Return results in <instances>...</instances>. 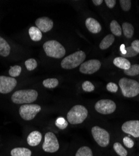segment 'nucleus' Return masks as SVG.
<instances>
[{
    "label": "nucleus",
    "instance_id": "nucleus-36",
    "mask_svg": "<svg viewBox=\"0 0 139 156\" xmlns=\"http://www.w3.org/2000/svg\"><path fill=\"white\" fill-rule=\"evenodd\" d=\"M105 2L109 8H113L115 6L117 2L115 0H105Z\"/></svg>",
    "mask_w": 139,
    "mask_h": 156
},
{
    "label": "nucleus",
    "instance_id": "nucleus-4",
    "mask_svg": "<svg viewBox=\"0 0 139 156\" xmlns=\"http://www.w3.org/2000/svg\"><path fill=\"white\" fill-rule=\"evenodd\" d=\"M43 49L48 56L53 58H61L66 53L64 46L55 40H50L45 42L43 44Z\"/></svg>",
    "mask_w": 139,
    "mask_h": 156
},
{
    "label": "nucleus",
    "instance_id": "nucleus-26",
    "mask_svg": "<svg viewBox=\"0 0 139 156\" xmlns=\"http://www.w3.org/2000/svg\"><path fill=\"white\" fill-rule=\"evenodd\" d=\"M124 73L130 76H135L139 74V64H135L131 65L130 68L127 70H124Z\"/></svg>",
    "mask_w": 139,
    "mask_h": 156
},
{
    "label": "nucleus",
    "instance_id": "nucleus-32",
    "mask_svg": "<svg viewBox=\"0 0 139 156\" xmlns=\"http://www.w3.org/2000/svg\"><path fill=\"white\" fill-rule=\"evenodd\" d=\"M122 9L124 11H128L131 8V1L130 0H120L119 2Z\"/></svg>",
    "mask_w": 139,
    "mask_h": 156
},
{
    "label": "nucleus",
    "instance_id": "nucleus-6",
    "mask_svg": "<svg viewBox=\"0 0 139 156\" xmlns=\"http://www.w3.org/2000/svg\"><path fill=\"white\" fill-rule=\"evenodd\" d=\"M92 134L97 144L102 147L108 146L110 143V134L108 132L99 126H94L92 129Z\"/></svg>",
    "mask_w": 139,
    "mask_h": 156
},
{
    "label": "nucleus",
    "instance_id": "nucleus-5",
    "mask_svg": "<svg viewBox=\"0 0 139 156\" xmlns=\"http://www.w3.org/2000/svg\"><path fill=\"white\" fill-rule=\"evenodd\" d=\"M88 110L82 105L73 106L67 114V121L71 124H79L82 123L87 118Z\"/></svg>",
    "mask_w": 139,
    "mask_h": 156
},
{
    "label": "nucleus",
    "instance_id": "nucleus-34",
    "mask_svg": "<svg viewBox=\"0 0 139 156\" xmlns=\"http://www.w3.org/2000/svg\"><path fill=\"white\" fill-rule=\"evenodd\" d=\"M123 142L124 145L128 148H132L134 146V140L129 137H125L123 139Z\"/></svg>",
    "mask_w": 139,
    "mask_h": 156
},
{
    "label": "nucleus",
    "instance_id": "nucleus-33",
    "mask_svg": "<svg viewBox=\"0 0 139 156\" xmlns=\"http://www.w3.org/2000/svg\"><path fill=\"white\" fill-rule=\"evenodd\" d=\"M118 89V86L114 83L110 82L107 85V89L111 93H117Z\"/></svg>",
    "mask_w": 139,
    "mask_h": 156
},
{
    "label": "nucleus",
    "instance_id": "nucleus-25",
    "mask_svg": "<svg viewBox=\"0 0 139 156\" xmlns=\"http://www.w3.org/2000/svg\"><path fill=\"white\" fill-rule=\"evenodd\" d=\"M58 80L56 78H49L43 81V85L46 88H55L58 85Z\"/></svg>",
    "mask_w": 139,
    "mask_h": 156
},
{
    "label": "nucleus",
    "instance_id": "nucleus-12",
    "mask_svg": "<svg viewBox=\"0 0 139 156\" xmlns=\"http://www.w3.org/2000/svg\"><path fill=\"white\" fill-rule=\"evenodd\" d=\"M122 131L134 137H139V121H129L123 124Z\"/></svg>",
    "mask_w": 139,
    "mask_h": 156
},
{
    "label": "nucleus",
    "instance_id": "nucleus-15",
    "mask_svg": "<svg viewBox=\"0 0 139 156\" xmlns=\"http://www.w3.org/2000/svg\"><path fill=\"white\" fill-rule=\"evenodd\" d=\"M42 139V134L37 131H35L31 132L27 137V142L28 144L31 146L35 147L40 144Z\"/></svg>",
    "mask_w": 139,
    "mask_h": 156
},
{
    "label": "nucleus",
    "instance_id": "nucleus-19",
    "mask_svg": "<svg viewBox=\"0 0 139 156\" xmlns=\"http://www.w3.org/2000/svg\"><path fill=\"white\" fill-rule=\"evenodd\" d=\"M11 156H31V151L25 147H16L11 151Z\"/></svg>",
    "mask_w": 139,
    "mask_h": 156
},
{
    "label": "nucleus",
    "instance_id": "nucleus-29",
    "mask_svg": "<svg viewBox=\"0 0 139 156\" xmlns=\"http://www.w3.org/2000/svg\"><path fill=\"white\" fill-rule=\"evenodd\" d=\"M21 73V68L20 66H11L9 70V74L11 77H18L20 75Z\"/></svg>",
    "mask_w": 139,
    "mask_h": 156
},
{
    "label": "nucleus",
    "instance_id": "nucleus-31",
    "mask_svg": "<svg viewBox=\"0 0 139 156\" xmlns=\"http://www.w3.org/2000/svg\"><path fill=\"white\" fill-rule=\"evenodd\" d=\"M82 89L85 92H92L95 90V86L91 82L86 81L82 84Z\"/></svg>",
    "mask_w": 139,
    "mask_h": 156
},
{
    "label": "nucleus",
    "instance_id": "nucleus-23",
    "mask_svg": "<svg viewBox=\"0 0 139 156\" xmlns=\"http://www.w3.org/2000/svg\"><path fill=\"white\" fill-rule=\"evenodd\" d=\"M75 156H93V152L87 146L81 147L76 153Z\"/></svg>",
    "mask_w": 139,
    "mask_h": 156
},
{
    "label": "nucleus",
    "instance_id": "nucleus-22",
    "mask_svg": "<svg viewBox=\"0 0 139 156\" xmlns=\"http://www.w3.org/2000/svg\"><path fill=\"white\" fill-rule=\"evenodd\" d=\"M110 28L111 30V32L112 33L113 36H121L122 34V27L119 24V23L115 21V20H113L110 23Z\"/></svg>",
    "mask_w": 139,
    "mask_h": 156
},
{
    "label": "nucleus",
    "instance_id": "nucleus-21",
    "mask_svg": "<svg viewBox=\"0 0 139 156\" xmlns=\"http://www.w3.org/2000/svg\"><path fill=\"white\" fill-rule=\"evenodd\" d=\"M122 30L124 36L127 38H131L134 33V28L133 25L129 23L125 22L122 24Z\"/></svg>",
    "mask_w": 139,
    "mask_h": 156
},
{
    "label": "nucleus",
    "instance_id": "nucleus-2",
    "mask_svg": "<svg viewBox=\"0 0 139 156\" xmlns=\"http://www.w3.org/2000/svg\"><path fill=\"white\" fill-rule=\"evenodd\" d=\"M119 86L126 98H134L139 94V83L135 80L123 77L119 81Z\"/></svg>",
    "mask_w": 139,
    "mask_h": 156
},
{
    "label": "nucleus",
    "instance_id": "nucleus-38",
    "mask_svg": "<svg viewBox=\"0 0 139 156\" xmlns=\"http://www.w3.org/2000/svg\"><path fill=\"white\" fill-rule=\"evenodd\" d=\"M120 51H121V54L122 55H125L126 53V47L125 44H122L120 46Z\"/></svg>",
    "mask_w": 139,
    "mask_h": 156
},
{
    "label": "nucleus",
    "instance_id": "nucleus-3",
    "mask_svg": "<svg viewBox=\"0 0 139 156\" xmlns=\"http://www.w3.org/2000/svg\"><path fill=\"white\" fill-rule=\"evenodd\" d=\"M85 52L79 51L65 57L61 62V66L65 69H71L79 66L85 61Z\"/></svg>",
    "mask_w": 139,
    "mask_h": 156
},
{
    "label": "nucleus",
    "instance_id": "nucleus-17",
    "mask_svg": "<svg viewBox=\"0 0 139 156\" xmlns=\"http://www.w3.org/2000/svg\"><path fill=\"white\" fill-rule=\"evenodd\" d=\"M11 51V48L8 42L0 36V56L6 57L8 56Z\"/></svg>",
    "mask_w": 139,
    "mask_h": 156
},
{
    "label": "nucleus",
    "instance_id": "nucleus-9",
    "mask_svg": "<svg viewBox=\"0 0 139 156\" xmlns=\"http://www.w3.org/2000/svg\"><path fill=\"white\" fill-rule=\"evenodd\" d=\"M116 104L110 99H101L95 105V110L102 114H110L116 110Z\"/></svg>",
    "mask_w": 139,
    "mask_h": 156
},
{
    "label": "nucleus",
    "instance_id": "nucleus-24",
    "mask_svg": "<svg viewBox=\"0 0 139 156\" xmlns=\"http://www.w3.org/2000/svg\"><path fill=\"white\" fill-rule=\"evenodd\" d=\"M113 149H114L115 152L120 156H127L128 154L127 151L119 142H115L113 144Z\"/></svg>",
    "mask_w": 139,
    "mask_h": 156
},
{
    "label": "nucleus",
    "instance_id": "nucleus-30",
    "mask_svg": "<svg viewBox=\"0 0 139 156\" xmlns=\"http://www.w3.org/2000/svg\"><path fill=\"white\" fill-rule=\"evenodd\" d=\"M68 122L64 118H58L55 121L56 126L61 130L66 129L68 126Z\"/></svg>",
    "mask_w": 139,
    "mask_h": 156
},
{
    "label": "nucleus",
    "instance_id": "nucleus-13",
    "mask_svg": "<svg viewBox=\"0 0 139 156\" xmlns=\"http://www.w3.org/2000/svg\"><path fill=\"white\" fill-rule=\"evenodd\" d=\"M35 24L36 27L43 33L49 31L53 27V21L45 16L38 18L35 21Z\"/></svg>",
    "mask_w": 139,
    "mask_h": 156
},
{
    "label": "nucleus",
    "instance_id": "nucleus-37",
    "mask_svg": "<svg viewBox=\"0 0 139 156\" xmlns=\"http://www.w3.org/2000/svg\"><path fill=\"white\" fill-rule=\"evenodd\" d=\"M93 3L96 5V6H99L100 5H102V3L104 2L103 0H93L92 1Z\"/></svg>",
    "mask_w": 139,
    "mask_h": 156
},
{
    "label": "nucleus",
    "instance_id": "nucleus-18",
    "mask_svg": "<svg viewBox=\"0 0 139 156\" xmlns=\"http://www.w3.org/2000/svg\"><path fill=\"white\" fill-rule=\"evenodd\" d=\"M115 41V36L113 34L107 35L100 43L99 47L101 49L105 50L108 49Z\"/></svg>",
    "mask_w": 139,
    "mask_h": 156
},
{
    "label": "nucleus",
    "instance_id": "nucleus-14",
    "mask_svg": "<svg viewBox=\"0 0 139 156\" xmlns=\"http://www.w3.org/2000/svg\"><path fill=\"white\" fill-rule=\"evenodd\" d=\"M85 25L88 30L93 34L98 33L102 30L100 23L93 18H88L85 21Z\"/></svg>",
    "mask_w": 139,
    "mask_h": 156
},
{
    "label": "nucleus",
    "instance_id": "nucleus-7",
    "mask_svg": "<svg viewBox=\"0 0 139 156\" xmlns=\"http://www.w3.org/2000/svg\"><path fill=\"white\" fill-rule=\"evenodd\" d=\"M42 108L38 105H24L20 107L19 113L21 118L25 121H31L40 112Z\"/></svg>",
    "mask_w": 139,
    "mask_h": 156
},
{
    "label": "nucleus",
    "instance_id": "nucleus-35",
    "mask_svg": "<svg viewBox=\"0 0 139 156\" xmlns=\"http://www.w3.org/2000/svg\"><path fill=\"white\" fill-rule=\"evenodd\" d=\"M132 48L138 53H139V40H135L132 43Z\"/></svg>",
    "mask_w": 139,
    "mask_h": 156
},
{
    "label": "nucleus",
    "instance_id": "nucleus-20",
    "mask_svg": "<svg viewBox=\"0 0 139 156\" xmlns=\"http://www.w3.org/2000/svg\"><path fill=\"white\" fill-rule=\"evenodd\" d=\"M30 36L33 41H40L42 38V31L37 27H32L28 31Z\"/></svg>",
    "mask_w": 139,
    "mask_h": 156
},
{
    "label": "nucleus",
    "instance_id": "nucleus-1",
    "mask_svg": "<svg viewBox=\"0 0 139 156\" xmlns=\"http://www.w3.org/2000/svg\"><path fill=\"white\" fill-rule=\"evenodd\" d=\"M38 92L34 89L20 90L15 92L11 96V101L15 104H30L35 102L38 98Z\"/></svg>",
    "mask_w": 139,
    "mask_h": 156
},
{
    "label": "nucleus",
    "instance_id": "nucleus-11",
    "mask_svg": "<svg viewBox=\"0 0 139 156\" xmlns=\"http://www.w3.org/2000/svg\"><path fill=\"white\" fill-rule=\"evenodd\" d=\"M101 67V62L97 59H90L83 62L80 67V72L85 74H92Z\"/></svg>",
    "mask_w": 139,
    "mask_h": 156
},
{
    "label": "nucleus",
    "instance_id": "nucleus-16",
    "mask_svg": "<svg viewBox=\"0 0 139 156\" xmlns=\"http://www.w3.org/2000/svg\"><path fill=\"white\" fill-rule=\"evenodd\" d=\"M113 64L117 68L123 70H127L131 66L130 62L126 58L122 57H117L115 58L113 60Z\"/></svg>",
    "mask_w": 139,
    "mask_h": 156
},
{
    "label": "nucleus",
    "instance_id": "nucleus-8",
    "mask_svg": "<svg viewBox=\"0 0 139 156\" xmlns=\"http://www.w3.org/2000/svg\"><path fill=\"white\" fill-rule=\"evenodd\" d=\"M42 147L45 152L49 153H53L58 151L60 147L59 142L53 133L48 132L45 134Z\"/></svg>",
    "mask_w": 139,
    "mask_h": 156
},
{
    "label": "nucleus",
    "instance_id": "nucleus-10",
    "mask_svg": "<svg viewBox=\"0 0 139 156\" xmlns=\"http://www.w3.org/2000/svg\"><path fill=\"white\" fill-rule=\"evenodd\" d=\"M17 81L15 77L0 76V93L8 94L11 92L16 86Z\"/></svg>",
    "mask_w": 139,
    "mask_h": 156
},
{
    "label": "nucleus",
    "instance_id": "nucleus-27",
    "mask_svg": "<svg viewBox=\"0 0 139 156\" xmlns=\"http://www.w3.org/2000/svg\"><path fill=\"white\" fill-rule=\"evenodd\" d=\"M25 66H26L27 70L28 71H33L37 67V62L35 59L30 58L27 59L26 61L24 62Z\"/></svg>",
    "mask_w": 139,
    "mask_h": 156
},
{
    "label": "nucleus",
    "instance_id": "nucleus-28",
    "mask_svg": "<svg viewBox=\"0 0 139 156\" xmlns=\"http://www.w3.org/2000/svg\"><path fill=\"white\" fill-rule=\"evenodd\" d=\"M138 53L137 52H136L132 48V46H129V47H126V53L125 55H122L120 53L121 57L122 58H132L137 56Z\"/></svg>",
    "mask_w": 139,
    "mask_h": 156
}]
</instances>
